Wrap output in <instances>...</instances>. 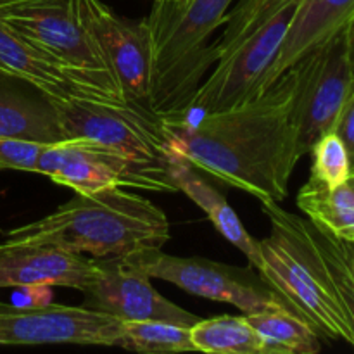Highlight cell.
Masks as SVG:
<instances>
[{
  "label": "cell",
  "mask_w": 354,
  "mask_h": 354,
  "mask_svg": "<svg viewBox=\"0 0 354 354\" xmlns=\"http://www.w3.org/2000/svg\"><path fill=\"white\" fill-rule=\"evenodd\" d=\"M190 335L201 353L265 354V342L245 315L199 320L190 328Z\"/></svg>",
  "instance_id": "cell-21"
},
{
  "label": "cell",
  "mask_w": 354,
  "mask_h": 354,
  "mask_svg": "<svg viewBox=\"0 0 354 354\" xmlns=\"http://www.w3.org/2000/svg\"><path fill=\"white\" fill-rule=\"evenodd\" d=\"M297 206L322 230L339 241L354 242V194L349 180L330 189L311 176L297 194Z\"/></svg>",
  "instance_id": "cell-19"
},
{
  "label": "cell",
  "mask_w": 354,
  "mask_h": 354,
  "mask_svg": "<svg viewBox=\"0 0 354 354\" xmlns=\"http://www.w3.org/2000/svg\"><path fill=\"white\" fill-rule=\"evenodd\" d=\"M44 145L41 142L0 137V169L37 173L38 156Z\"/></svg>",
  "instance_id": "cell-25"
},
{
  "label": "cell",
  "mask_w": 354,
  "mask_h": 354,
  "mask_svg": "<svg viewBox=\"0 0 354 354\" xmlns=\"http://www.w3.org/2000/svg\"><path fill=\"white\" fill-rule=\"evenodd\" d=\"M169 239L165 211L123 187L78 194L41 220L7 232L6 241L68 249L95 259L161 249Z\"/></svg>",
  "instance_id": "cell-2"
},
{
  "label": "cell",
  "mask_w": 354,
  "mask_h": 354,
  "mask_svg": "<svg viewBox=\"0 0 354 354\" xmlns=\"http://www.w3.org/2000/svg\"><path fill=\"white\" fill-rule=\"evenodd\" d=\"M17 292L14 294L12 304L16 306H24V308H33V306H47L52 303V287H40V286H24L17 287Z\"/></svg>",
  "instance_id": "cell-27"
},
{
  "label": "cell",
  "mask_w": 354,
  "mask_h": 354,
  "mask_svg": "<svg viewBox=\"0 0 354 354\" xmlns=\"http://www.w3.org/2000/svg\"><path fill=\"white\" fill-rule=\"evenodd\" d=\"M78 9L82 21L116 76L124 99L147 107L151 45L145 17L140 21L124 19L102 0H78Z\"/></svg>",
  "instance_id": "cell-12"
},
{
  "label": "cell",
  "mask_w": 354,
  "mask_h": 354,
  "mask_svg": "<svg viewBox=\"0 0 354 354\" xmlns=\"http://www.w3.org/2000/svg\"><path fill=\"white\" fill-rule=\"evenodd\" d=\"M128 258L140 266L151 279L165 280L204 299L232 304L244 315L279 308L294 311V308L275 289H272L259 273L248 268L223 265L204 258H180L166 254L162 252V248L135 252Z\"/></svg>",
  "instance_id": "cell-8"
},
{
  "label": "cell",
  "mask_w": 354,
  "mask_h": 354,
  "mask_svg": "<svg viewBox=\"0 0 354 354\" xmlns=\"http://www.w3.org/2000/svg\"><path fill=\"white\" fill-rule=\"evenodd\" d=\"M0 75L30 83L48 100H102L76 83L55 59L35 47L3 17H0Z\"/></svg>",
  "instance_id": "cell-15"
},
{
  "label": "cell",
  "mask_w": 354,
  "mask_h": 354,
  "mask_svg": "<svg viewBox=\"0 0 354 354\" xmlns=\"http://www.w3.org/2000/svg\"><path fill=\"white\" fill-rule=\"evenodd\" d=\"M190 325L166 320L123 322L120 348L137 353H189L196 351Z\"/></svg>",
  "instance_id": "cell-23"
},
{
  "label": "cell",
  "mask_w": 354,
  "mask_h": 354,
  "mask_svg": "<svg viewBox=\"0 0 354 354\" xmlns=\"http://www.w3.org/2000/svg\"><path fill=\"white\" fill-rule=\"evenodd\" d=\"M344 245H346V252H348L349 263H351V268L354 272V242H344Z\"/></svg>",
  "instance_id": "cell-29"
},
{
  "label": "cell",
  "mask_w": 354,
  "mask_h": 354,
  "mask_svg": "<svg viewBox=\"0 0 354 354\" xmlns=\"http://www.w3.org/2000/svg\"><path fill=\"white\" fill-rule=\"evenodd\" d=\"M313 166L311 176L330 189L342 185L351 178V162L348 151L334 130L322 135L311 147Z\"/></svg>",
  "instance_id": "cell-24"
},
{
  "label": "cell",
  "mask_w": 354,
  "mask_h": 354,
  "mask_svg": "<svg viewBox=\"0 0 354 354\" xmlns=\"http://www.w3.org/2000/svg\"><path fill=\"white\" fill-rule=\"evenodd\" d=\"M95 258L41 244H0V287H68L82 292L95 277Z\"/></svg>",
  "instance_id": "cell-14"
},
{
  "label": "cell",
  "mask_w": 354,
  "mask_h": 354,
  "mask_svg": "<svg viewBox=\"0 0 354 354\" xmlns=\"http://www.w3.org/2000/svg\"><path fill=\"white\" fill-rule=\"evenodd\" d=\"M346 44H348V55L349 62H351V68L354 73V17L349 21V24L346 26Z\"/></svg>",
  "instance_id": "cell-28"
},
{
  "label": "cell",
  "mask_w": 354,
  "mask_h": 354,
  "mask_svg": "<svg viewBox=\"0 0 354 354\" xmlns=\"http://www.w3.org/2000/svg\"><path fill=\"white\" fill-rule=\"evenodd\" d=\"M95 261V277L82 290L85 296L82 306L123 322L166 320L192 327L201 320L162 297L152 287L151 277L128 256Z\"/></svg>",
  "instance_id": "cell-11"
},
{
  "label": "cell",
  "mask_w": 354,
  "mask_h": 354,
  "mask_svg": "<svg viewBox=\"0 0 354 354\" xmlns=\"http://www.w3.org/2000/svg\"><path fill=\"white\" fill-rule=\"evenodd\" d=\"M0 17L106 102H127L116 76L82 21L78 0H0Z\"/></svg>",
  "instance_id": "cell-6"
},
{
  "label": "cell",
  "mask_w": 354,
  "mask_h": 354,
  "mask_svg": "<svg viewBox=\"0 0 354 354\" xmlns=\"http://www.w3.org/2000/svg\"><path fill=\"white\" fill-rule=\"evenodd\" d=\"M306 227L324 263L332 294L351 328L354 349V272L346 252L344 241H339L310 220H306Z\"/></svg>",
  "instance_id": "cell-22"
},
{
  "label": "cell",
  "mask_w": 354,
  "mask_h": 354,
  "mask_svg": "<svg viewBox=\"0 0 354 354\" xmlns=\"http://www.w3.org/2000/svg\"><path fill=\"white\" fill-rule=\"evenodd\" d=\"M349 185H351L353 194H354V176H351V178H349Z\"/></svg>",
  "instance_id": "cell-30"
},
{
  "label": "cell",
  "mask_w": 354,
  "mask_h": 354,
  "mask_svg": "<svg viewBox=\"0 0 354 354\" xmlns=\"http://www.w3.org/2000/svg\"><path fill=\"white\" fill-rule=\"evenodd\" d=\"M334 131L344 144L348 151L349 162H351V173H354V88L349 93L348 100L342 106L341 114L334 124Z\"/></svg>",
  "instance_id": "cell-26"
},
{
  "label": "cell",
  "mask_w": 354,
  "mask_h": 354,
  "mask_svg": "<svg viewBox=\"0 0 354 354\" xmlns=\"http://www.w3.org/2000/svg\"><path fill=\"white\" fill-rule=\"evenodd\" d=\"M344 30L296 62L299 69L297 140L301 158L322 135L334 130L342 106L354 88Z\"/></svg>",
  "instance_id": "cell-9"
},
{
  "label": "cell",
  "mask_w": 354,
  "mask_h": 354,
  "mask_svg": "<svg viewBox=\"0 0 354 354\" xmlns=\"http://www.w3.org/2000/svg\"><path fill=\"white\" fill-rule=\"evenodd\" d=\"M123 320L85 306L0 303V346H118Z\"/></svg>",
  "instance_id": "cell-10"
},
{
  "label": "cell",
  "mask_w": 354,
  "mask_h": 354,
  "mask_svg": "<svg viewBox=\"0 0 354 354\" xmlns=\"http://www.w3.org/2000/svg\"><path fill=\"white\" fill-rule=\"evenodd\" d=\"M48 102L54 106L66 138H92L121 152L133 166L142 190L178 192L171 180L175 152L161 116L128 100L68 99Z\"/></svg>",
  "instance_id": "cell-5"
},
{
  "label": "cell",
  "mask_w": 354,
  "mask_h": 354,
  "mask_svg": "<svg viewBox=\"0 0 354 354\" xmlns=\"http://www.w3.org/2000/svg\"><path fill=\"white\" fill-rule=\"evenodd\" d=\"M37 173L78 194H92L114 187L140 189L128 158L85 137L45 144L38 156Z\"/></svg>",
  "instance_id": "cell-13"
},
{
  "label": "cell",
  "mask_w": 354,
  "mask_h": 354,
  "mask_svg": "<svg viewBox=\"0 0 354 354\" xmlns=\"http://www.w3.org/2000/svg\"><path fill=\"white\" fill-rule=\"evenodd\" d=\"M297 3L299 0H286L261 26L221 55L214 71L190 100L187 113H220L241 106L263 92Z\"/></svg>",
  "instance_id": "cell-7"
},
{
  "label": "cell",
  "mask_w": 354,
  "mask_h": 354,
  "mask_svg": "<svg viewBox=\"0 0 354 354\" xmlns=\"http://www.w3.org/2000/svg\"><path fill=\"white\" fill-rule=\"evenodd\" d=\"M297 64L248 102L220 113L162 118L173 152L232 189L282 203L301 159L297 140Z\"/></svg>",
  "instance_id": "cell-1"
},
{
  "label": "cell",
  "mask_w": 354,
  "mask_h": 354,
  "mask_svg": "<svg viewBox=\"0 0 354 354\" xmlns=\"http://www.w3.org/2000/svg\"><path fill=\"white\" fill-rule=\"evenodd\" d=\"M245 317L265 342V354H315L322 349L317 328L287 308Z\"/></svg>",
  "instance_id": "cell-20"
},
{
  "label": "cell",
  "mask_w": 354,
  "mask_h": 354,
  "mask_svg": "<svg viewBox=\"0 0 354 354\" xmlns=\"http://www.w3.org/2000/svg\"><path fill=\"white\" fill-rule=\"evenodd\" d=\"M354 17V0H299L265 88L283 71L344 30Z\"/></svg>",
  "instance_id": "cell-16"
},
{
  "label": "cell",
  "mask_w": 354,
  "mask_h": 354,
  "mask_svg": "<svg viewBox=\"0 0 354 354\" xmlns=\"http://www.w3.org/2000/svg\"><path fill=\"white\" fill-rule=\"evenodd\" d=\"M0 137L41 144L66 138L54 106L45 97L31 99L7 88H0Z\"/></svg>",
  "instance_id": "cell-18"
},
{
  "label": "cell",
  "mask_w": 354,
  "mask_h": 354,
  "mask_svg": "<svg viewBox=\"0 0 354 354\" xmlns=\"http://www.w3.org/2000/svg\"><path fill=\"white\" fill-rule=\"evenodd\" d=\"M234 0H154L145 17L151 45L147 107L162 118L182 116L203 78L221 57L209 37L227 23Z\"/></svg>",
  "instance_id": "cell-3"
},
{
  "label": "cell",
  "mask_w": 354,
  "mask_h": 354,
  "mask_svg": "<svg viewBox=\"0 0 354 354\" xmlns=\"http://www.w3.org/2000/svg\"><path fill=\"white\" fill-rule=\"evenodd\" d=\"M171 180L176 190L190 197L207 214L214 228L239 251L244 252L249 263L258 270L259 263H261L259 241L249 235V232L239 220L237 213L227 203L223 194L218 192V189H214L209 182H206L199 175V169L194 168L185 158H182L176 152L171 161Z\"/></svg>",
  "instance_id": "cell-17"
},
{
  "label": "cell",
  "mask_w": 354,
  "mask_h": 354,
  "mask_svg": "<svg viewBox=\"0 0 354 354\" xmlns=\"http://www.w3.org/2000/svg\"><path fill=\"white\" fill-rule=\"evenodd\" d=\"M351 176H354V173H353V175H351Z\"/></svg>",
  "instance_id": "cell-31"
},
{
  "label": "cell",
  "mask_w": 354,
  "mask_h": 354,
  "mask_svg": "<svg viewBox=\"0 0 354 354\" xmlns=\"http://www.w3.org/2000/svg\"><path fill=\"white\" fill-rule=\"evenodd\" d=\"M270 221L268 237L259 241L256 272L275 289L297 315L306 318L320 335L353 346V334L339 308L306 220L287 213L279 203H261Z\"/></svg>",
  "instance_id": "cell-4"
}]
</instances>
